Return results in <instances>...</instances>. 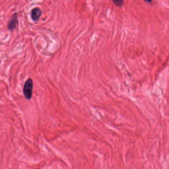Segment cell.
<instances>
[{"label": "cell", "instance_id": "obj_1", "mask_svg": "<svg viewBox=\"0 0 169 169\" xmlns=\"http://www.w3.org/2000/svg\"><path fill=\"white\" fill-rule=\"evenodd\" d=\"M33 82L31 78H28L25 82L23 87V95L26 99L30 100L32 96Z\"/></svg>", "mask_w": 169, "mask_h": 169}, {"label": "cell", "instance_id": "obj_2", "mask_svg": "<svg viewBox=\"0 0 169 169\" xmlns=\"http://www.w3.org/2000/svg\"><path fill=\"white\" fill-rule=\"evenodd\" d=\"M18 13H15L10 18L7 24V27L8 30L13 31V30L16 29V27L18 26Z\"/></svg>", "mask_w": 169, "mask_h": 169}, {"label": "cell", "instance_id": "obj_3", "mask_svg": "<svg viewBox=\"0 0 169 169\" xmlns=\"http://www.w3.org/2000/svg\"><path fill=\"white\" fill-rule=\"evenodd\" d=\"M41 15H42V11L38 8H33L31 11V17L33 21H38Z\"/></svg>", "mask_w": 169, "mask_h": 169}, {"label": "cell", "instance_id": "obj_4", "mask_svg": "<svg viewBox=\"0 0 169 169\" xmlns=\"http://www.w3.org/2000/svg\"><path fill=\"white\" fill-rule=\"evenodd\" d=\"M112 1L114 5L118 7H122L124 4V0H112Z\"/></svg>", "mask_w": 169, "mask_h": 169}, {"label": "cell", "instance_id": "obj_5", "mask_svg": "<svg viewBox=\"0 0 169 169\" xmlns=\"http://www.w3.org/2000/svg\"><path fill=\"white\" fill-rule=\"evenodd\" d=\"M144 2L148 3H149L152 2V0H144Z\"/></svg>", "mask_w": 169, "mask_h": 169}]
</instances>
